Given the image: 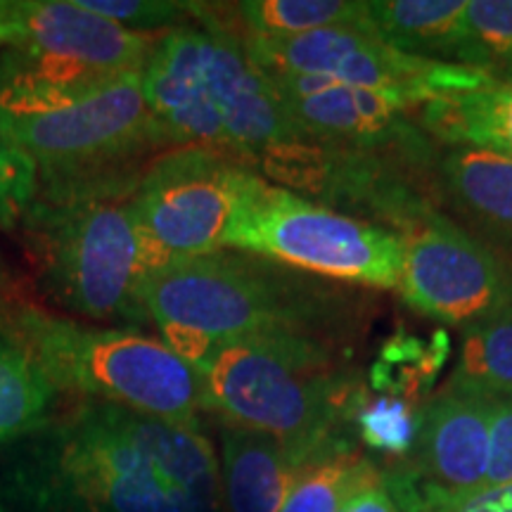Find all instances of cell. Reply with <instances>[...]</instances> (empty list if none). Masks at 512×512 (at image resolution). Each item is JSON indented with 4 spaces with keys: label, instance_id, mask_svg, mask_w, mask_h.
I'll return each mask as SVG.
<instances>
[{
    "label": "cell",
    "instance_id": "f546056e",
    "mask_svg": "<svg viewBox=\"0 0 512 512\" xmlns=\"http://www.w3.org/2000/svg\"><path fill=\"white\" fill-rule=\"evenodd\" d=\"M24 17L19 0H0V50L10 48L22 36Z\"/></svg>",
    "mask_w": 512,
    "mask_h": 512
},
{
    "label": "cell",
    "instance_id": "484cf974",
    "mask_svg": "<svg viewBox=\"0 0 512 512\" xmlns=\"http://www.w3.org/2000/svg\"><path fill=\"white\" fill-rule=\"evenodd\" d=\"M79 3L119 27L150 36L183 27V19L192 15V3H166V0H79Z\"/></svg>",
    "mask_w": 512,
    "mask_h": 512
},
{
    "label": "cell",
    "instance_id": "ffe728a7",
    "mask_svg": "<svg viewBox=\"0 0 512 512\" xmlns=\"http://www.w3.org/2000/svg\"><path fill=\"white\" fill-rule=\"evenodd\" d=\"M245 36L280 38L325 29L370 31L368 0H245L235 5Z\"/></svg>",
    "mask_w": 512,
    "mask_h": 512
},
{
    "label": "cell",
    "instance_id": "f1b7e54d",
    "mask_svg": "<svg viewBox=\"0 0 512 512\" xmlns=\"http://www.w3.org/2000/svg\"><path fill=\"white\" fill-rule=\"evenodd\" d=\"M339 512H401V510L396 508L394 498L387 491V486H384V477H382V482H375L366 486V489L356 491V494L342 505V510Z\"/></svg>",
    "mask_w": 512,
    "mask_h": 512
},
{
    "label": "cell",
    "instance_id": "9a60e30c",
    "mask_svg": "<svg viewBox=\"0 0 512 512\" xmlns=\"http://www.w3.org/2000/svg\"><path fill=\"white\" fill-rule=\"evenodd\" d=\"M335 453L342 451L221 425L223 505L228 512H280L304 472Z\"/></svg>",
    "mask_w": 512,
    "mask_h": 512
},
{
    "label": "cell",
    "instance_id": "44dd1931",
    "mask_svg": "<svg viewBox=\"0 0 512 512\" xmlns=\"http://www.w3.org/2000/svg\"><path fill=\"white\" fill-rule=\"evenodd\" d=\"M451 384L512 399V304L465 328Z\"/></svg>",
    "mask_w": 512,
    "mask_h": 512
},
{
    "label": "cell",
    "instance_id": "2e32d148",
    "mask_svg": "<svg viewBox=\"0 0 512 512\" xmlns=\"http://www.w3.org/2000/svg\"><path fill=\"white\" fill-rule=\"evenodd\" d=\"M439 188L472 226L512 247V159L451 145L439 157Z\"/></svg>",
    "mask_w": 512,
    "mask_h": 512
},
{
    "label": "cell",
    "instance_id": "ac0fdd59",
    "mask_svg": "<svg viewBox=\"0 0 512 512\" xmlns=\"http://www.w3.org/2000/svg\"><path fill=\"white\" fill-rule=\"evenodd\" d=\"M467 0H368L370 34L401 53L458 64Z\"/></svg>",
    "mask_w": 512,
    "mask_h": 512
},
{
    "label": "cell",
    "instance_id": "5b68a950",
    "mask_svg": "<svg viewBox=\"0 0 512 512\" xmlns=\"http://www.w3.org/2000/svg\"><path fill=\"white\" fill-rule=\"evenodd\" d=\"M204 411L221 425L347 451L344 425L361 396L323 337L275 332L211 344L188 358Z\"/></svg>",
    "mask_w": 512,
    "mask_h": 512
},
{
    "label": "cell",
    "instance_id": "9c48e42d",
    "mask_svg": "<svg viewBox=\"0 0 512 512\" xmlns=\"http://www.w3.org/2000/svg\"><path fill=\"white\" fill-rule=\"evenodd\" d=\"M24 31L0 55V102L93 91L143 72L157 36L128 31L79 0H19Z\"/></svg>",
    "mask_w": 512,
    "mask_h": 512
},
{
    "label": "cell",
    "instance_id": "cb8c5ba5",
    "mask_svg": "<svg viewBox=\"0 0 512 512\" xmlns=\"http://www.w3.org/2000/svg\"><path fill=\"white\" fill-rule=\"evenodd\" d=\"M384 486L401 512H512V484L486 486L470 494H448L420 482L408 470L384 475Z\"/></svg>",
    "mask_w": 512,
    "mask_h": 512
},
{
    "label": "cell",
    "instance_id": "8992f818",
    "mask_svg": "<svg viewBox=\"0 0 512 512\" xmlns=\"http://www.w3.org/2000/svg\"><path fill=\"white\" fill-rule=\"evenodd\" d=\"M60 392L178 425H200V377L162 337L95 328L34 304H3Z\"/></svg>",
    "mask_w": 512,
    "mask_h": 512
},
{
    "label": "cell",
    "instance_id": "52a82bcc",
    "mask_svg": "<svg viewBox=\"0 0 512 512\" xmlns=\"http://www.w3.org/2000/svg\"><path fill=\"white\" fill-rule=\"evenodd\" d=\"M226 249L375 290L399 287L403 261V240L396 230L325 207L264 176L247 192Z\"/></svg>",
    "mask_w": 512,
    "mask_h": 512
},
{
    "label": "cell",
    "instance_id": "6da1fadb",
    "mask_svg": "<svg viewBox=\"0 0 512 512\" xmlns=\"http://www.w3.org/2000/svg\"><path fill=\"white\" fill-rule=\"evenodd\" d=\"M0 494L24 512H221L202 425L81 401L12 451Z\"/></svg>",
    "mask_w": 512,
    "mask_h": 512
},
{
    "label": "cell",
    "instance_id": "e0dca14e",
    "mask_svg": "<svg viewBox=\"0 0 512 512\" xmlns=\"http://www.w3.org/2000/svg\"><path fill=\"white\" fill-rule=\"evenodd\" d=\"M60 389L36 361L0 304V456L53 420Z\"/></svg>",
    "mask_w": 512,
    "mask_h": 512
},
{
    "label": "cell",
    "instance_id": "4fadbf2b",
    "mask_svg": "<svg viewBox=\"0 0 512 512\" xmlns=\"http://www.w3.org/2000/svg\"><path fill=\"white\" fill-rule=\"evenodd\" d=\"M285 102L294 124L320 145H382L411 133L406 114L418 107L411 98L377 88L323 79V76L266 74Z\"/></svg>",
    "mask_w": 512,
    "mask_h": 512
},
{
    "label": "cell",
    "instance_id": "d6986e66",
    "mask_svg": "<svg viewBox=\"0 0 512 512\" xmlns=\"http://www.w3.org/2000/svg\"><path fill=\"white\" fill-rule=\"evenodd\" d=\"M422 128L448 145H470L512 159V81L422 105Z\"/></svg>",
    "mask_w": 512,
    "mask_h": 512
},
{
    "label": "cell",
    "instance_id": "7c38bea8",
    "mask_svg": "<svg viewBox=\"0 0 512 512\" xmlns=\"http://www.w3.org/2000/svg\"><path fill=\"white\" fill-rule=\"evenodd\" d=\"M401 240L396 290L422 316L470 328L512 304V261L439 211Z\"/></svg>",
    "mask_w": 512,
    "mask_h": 512
},
{
    "label": "cell",
    "instance_id": "83f0119b",
    "mask_svg": "<svg viewBox=\"0 0 512 512\" xmlns=\"http://www.w3.org/2000/svg\"><path fill=\"white\" fill-rule=\"evenodd\" d=\"M512 484V399H496L491 418V460L486 486Z\"/></svg>",
    "mask_w": 512,
    "mask_h": 512
},
{
    "label": "cell",
    "instance_id": "7a4b0ae2",
    "mask_svg": "<svg viewBox=\"0 0 512 512\" xmlns=\"http://www.w3.org/2000/svg\"><path fill=\"white\" fill-rule=\"evenodd\" d=\"M164 31L143 69V93L171 147H209L287 190L316 147L294 124L242 38L211 22Z\"/></svg>",
    "mask_w": 512,
    "mask_h": 512
},
{
    "label": "cell",
    "instance_id": "603a6c76",
    "mask_svg": "<svg viewBox=\"0 0 512 512\" xmlns=\"http://www.w3.org/2000/svg\"><path fill=\"white\" fill-rule=\"evenodd\" d=\"M458 64L496 83L512 81V0H467Z\"/></svg>",
    "mask_w": 512,
    "mask_h": 512
},
{
    "label": "cell",
    "instance_id": "4dcf8cb0",
    "mask_svg": "<svg viewBox=\"0 0 512 512\" xmlns=\"http://www.w3.org/2000/svg\"><path fill=\"white\" fill-rule=\"evenodd\" d=\"M8 280H10L8 266H5V259H3V254H0V290H3V287L8 285Z\"/></svg>",
    "mask_w": 512,
    "mask_h": 512
},
{
    "label": "cell",
    "instance_id": "7402d4cb",
    "mask_svg": "<svg viewBox=\"0 0 512 512\" xmlns=\"http://www.w3.org/2000/svg\"><path fill=\"white\" fill-rule=\"evenodd\" d=\"M382 477L375 463L349 448L309 467L280 512H339L356 491L382 482Z\"/></svg>",
    "mask_w": 512,
    "mask_h": 512
},
{
    "label": "cell",
    "instance_id": "1f68e13d",
    "mask_svg": "<svg viewBox=\"0 0 512 512\" xmlns=\"http://www.w3.org/2000/svg\"><path fill=\"white\" fill-rule=\"evenodd\" d=\"M0 512H19V510L8 501V498L0 494Z\"/></svg>",
    "mask_w": 512,
    "mask_h": 512
},
{
    "label": "cell",
    "instance_id": "5bb4252c",
    "mask_svg": "<svg viewBox=\"0 0 512 512\" xmlns=\"http://www.w3.org/2000/svg\"><path fill=\"white\" fill-rule=\"evenodd\" d=\"M491 418L494 396L448 382L418 408L413 463L406 470L448 494L484 489L491 460Z\"/></svg>",
    "mask_w": 512,
    "mask_h": 512
},
{
    "label": "cell",
    "instance_id": "30bf717a",
    "mask_svg": "<svg viewBox=\"0 0 512 512\" xmlns=\"http://www.w3.org/2000/svg\"><path fill=\"white\" fill-rule=\"evenodd\" d=\"M256 178L209 147H171L147 159L133 195L147 271L226 249Z\"/></svg>",
    "mask_w": 512,
    "mask_h": 512
},
{
    "label": "cell",
    "instance_id": "4316f807",
    "mask_svg": "<svg viewBox=\"0 0 512 512\" xmlns=\"http://www.w3.org/2000/svg\"><path fill=\"white\" fill-rule=\"evenodd\" d=\"M38 183L41 176L36 164L0 133V228L15 230L19 226L34 202Z\"/></svg>",
    "mask_w": 512,
    "mask_h": 512
},
{
    "label": "cell",
    "instance_id": "8fae6325",
    "mask_svg": "<svg viewBox=\"0 0 512 512\" xmlns=\"http://www.w3.org/2000/svg\"><path fill=\"white\" fill-rule=\"evenodd\" d=\"M242 46L264 74L323 76L351 86L401 93L418 107L496 83L465 64L401 53L370 31L325 29L280 38L242 36Z\"/></svg>",
    "mask_w": 512,
    "mask_h": 512
},
{
    "label": "cell",
    "instance_id": "ba28073f",
    "mask_svg": "<svg viewBox=\"0 0 512 512\" xmlns=\"http://www.w3.org/2000/svg\"><path fill=\"white\" fill-rule=\"evenodd\" d=\"M0 133L41 178L91 174L169 150L147 107L143 72L64 98L0 102Z\"/></svg>",
    "mask_w": 512,
    "mask_h": 512
},
{
    "label": "cell",
    "instance_id": "3957f363",
    "mask_svg": "<svg viewBox=\"0 0 512 512\" xmlns=\"http://www.w3.org/2000/svg\"><path fill=\"white\" fill-rule=\"evenodd\" d=\"M145 162L38 183L17 228L43 290L64 311L126 328L150 325L140 299L147 264L133 209Z\"/></svg>",
    "mask_w": 512,
    "mask_h": 512
},
{
    "label": "cell",
    "instance_id": "277c9868",
    "mask_svg": "<svg viewBox=\"0 0 512 512\" xmlns=\"http://www.w3.org/2000/svg\"><path fill=\"white\" fill-rule=\"evenodd\" d=\"M140 299L150 325L185 361L228 339L275 332L320 337L344 313L330 285L238 249L152 268Z\"/></svg>",
    "mask_w": 512,
    "mask_h": 512
},
{
    "label": "cell",
    "instance_id": "d4e9b609",
    "mask_svg": "<svg viewBox=\"0 0 512 512\" xmlns=\"http://www.w3.org/2000/svg\"><path fill=\"white\" fill-rule=\"evenodd\" d=\"M349 422L356 425L358 437L373 451L392 458H406L413 453L418 434V411L399 399L366 401L358 396L351 406Z\"/></svg>",
    "mask_w": 512,
    "mask_h": 512
}]
</instances>
